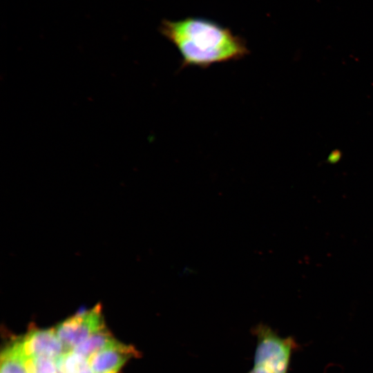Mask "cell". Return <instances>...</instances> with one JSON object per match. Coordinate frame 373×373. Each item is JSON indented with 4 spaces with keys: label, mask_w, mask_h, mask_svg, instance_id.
<instances>
[{
    "label": "cell",
    "mask_w": 373,
    "mask_h": 373,
    "mask_svg": "<svg viewBox=\"0 0 373 373\" xmlns=\"http://www.w3.org/2000/svg\"><path fill=\"white\" fill-rule=\"evenodd\" d=\"M160 32L179 51L183 68H206L213 64L240 59L249 52L243 38L204 18L164 20Z\"/></svg>",
    "instance_id": "1"
},
{
    "label": "cell",
    "mask_w": 373,
    "mask_h": 373,
    "mask_svg": "<svg viewBox=\"0 0 373 373\" xmlns=\"http://www.w3.org/2000/svg\"><path fill=\"white\" fill-rule=\"evenodd\" d=\"M254 333L257 339L254 365L272 373H287L294 341L280 336L263 324L256 325Z\"/></svg>",
    "instance_id": "2"
},
{
    "label": "cell",
    "mask_w": 373,
    "mask_h": 373,
    "mask_svg": "<svg viewBox=\"0 0 373 373\" xmlns=\"http://www.w3.org/2000/svg\"><path fill=\"white\" fill-rule=\"evenodd\" d=\"M105 329L102 307L97 304L88 310H82L55 327L65 353L72 351L93 334Z\"/></svg>",
    "instance_id": "3"
},
{
    "label": "cell",
    "mask_w": 373,
    "mask_h": 373,
    "mask_svg": "<svg viewBox=\"0 0 373 373\" xmlns=\"http://www.w3.org/2000/svg\"><path fill=\"white\" fill-rule=\"evenodd\" d=\"M13 343L23 358L46 357L57 360L65 353L55 328L32 330Z\"/></svg>",
    "instance_id": "4"
},
{
    "label": "cell",
    "mask_w": 373,
    "mask_h": 373,
    "mask_svg": "<svg viewBox=\"0 0 373 373\" xmlns=\"http://www.w3.org/2000/svg\"><path fill=\"white\" fill-rule=\"evenodd\" d=\"M137 356L133 347L115 341L89 358L94 373H117L132 356Z\"/></svg>",
    "instance_id": "5"
},
{
    "label": "cell",
    "mask_w": 373,
    "mask_h": 373,
    "mask_svg": "<svg viewBox=\"0 0 373 373\" xmlns=\"http://www.w3.org/2000/svg\"><path fill=\"white\" fill-rule=\"evenodd\" d=\"M115 341L105 328L91 335L72 351L89 359L95 354L108 347Z\"/></svg>",
    "instance_id": "6"
},
{
    "label": "cell",
    "mask_w": 373,
    "mask_h": 373,
    "mask_svg": "<svg viewBox=\"0 0 373 373\" xmlns=\"http://www.w3.org/2000/svg\"><path fill=\"white\" fill-rule=\"evenodd\" d=\"M59 373H94L89 359L73 351L57 360Z\"/></svg>",
    "instance_id": "7"
},
{
    "label": "cell",
    "mask_w": 373,
    "mask_h": 373,
    "mask_svg": "<svg viewBox=\"0 0 373 373\" xmlns=\"http://www.w3.org/2000/svg\"><path fill=\"white\" fill-rule=\"evenodd\" d=\"M0 373H28L23 358L14 343L1 352Z\"/></svg>",
    "instance_id": "8"
},
{
    "label": "cell",
    "mask_w": 373,
    "mask_h": 373,
    "mask_svg": "<svg viewBox=\"0 0 373 373\" xmlns=\"http://www.w3.org/2000/svg\"><path fill=\"white\" fill-rule=\"evenodd\" d=\"M23 360L28 373H59L55 359L35 357L23 358Z\"/></svg>",
    "instance_id": "9"
},
{
    "label": "cell",
    "mask_w": 373,
    "mask_h": 373,
    "mask_svg": "<svg viewBox=\"0 0 373 373\" xmlns=\"http://www.w3.org/2000/svg\"><path fill=\"white\" fill-rule=\"evenodd\" d=\"M248 373H272L269 372L262 367L254 365L253 368Z\"/></svg>",
    "instance_id": "10"
}]
</instances>
